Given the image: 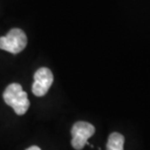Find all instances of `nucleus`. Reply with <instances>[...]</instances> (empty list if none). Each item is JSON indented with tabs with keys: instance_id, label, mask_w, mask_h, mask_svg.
<instances>
[{
	"instance_id": "nucleus-1",
	"label": "nucleus",
	"mask_w": 150,
	"mask_h": 150,
	"mask_svg": "<svg viewBox=\"0 0 150 150\" xmlns=\"http://www.w3.org/2000/svg\"><path fill=\"white\" fill-rule=\"evenodd\" d=\"M3 99L18 115H23L30 107L27 93L22 90L21 85L18 83L8 85L3 93Z\"/></svg>"
},
{
	"instance_id": "nucleus-2",
	"label": "nucleus",
	"mask_w": 150,
	"mask_h": 150,
	"mask_svg": "<svg viewBox=\"0 0 150 150\" xmlns=\"http://www.w3.org/2000/svg\"><path fill=\"white\" fill-rule=\"evenodd\" d=\"M27 45V37L20 28H13L6 36L0 37V50L13 54L22 52Z\"/></svg>"
},
{
	"instance_id": "nucleus-3",
	"label": "nucleus",
	"mask_w": 150,
	"mask_h": 150,
	"mask_svg": "<svg viewBox=\"0 0 150 150\" xmlns=\"http://www.w3.org/2000/svg\"><path fill=\"white\" fill-rule=\"evenodd\" d=\"M95 133V127L92 124L85 122V121H78L72 127V146L76 150H81L84 145H90L88 142V139L91 138ZM93 147V146H92Z\"/></svg>"
},
{
	"instance_id": "nucleus-4",
	"label": "nucleus",
	"mask_w": 150,
	"mask_h": 150,
	"mask_svg": "<svg viewBox=\"0 0 150 150\" xmlns=\"http://www.w3.org/2000/svg\"><path fill=\"white\" fill-rule=\"evenodd\" d=\"M53 82V75L49 68L42 67L38 69L34 75L32 92L35 96L42 97L46 95Z\"/></svg>"
},
{
	"instance_id": "nucleus-5",
	"label": "nucleus",
	"mask_w": 150,
	"mask_h": 150,
	"mask_svg": "<svg viewBox=\"0 0 150 150\" xmlns=\"http://www.w3.org/2000/svg\"><path fill=\"white\" fill-rule=\"evenodd\" d=\"M124 139L123 135L119 133H111L108 139L107 150H124Z\"/></svg>"
},
{
	"instance_id": "nucleus-6",
	"label": "nucleus",
	"mask_w": 150,
	"mask_h": 150,
	"mask_svg": "<svg viewBox=\"0 0 150 150\" xmlns=\"http://www.w3.org/2000/svg\"><path fill=\"white\" fill-rule=\"evenodd\" d=\"M26 150H41V148L38 147V146H36V145H33V146H30V147L27 148Z\"/></svg>"
}]
</instances>
